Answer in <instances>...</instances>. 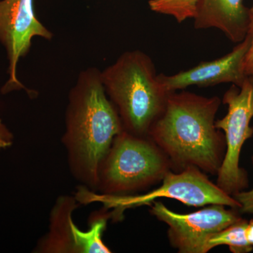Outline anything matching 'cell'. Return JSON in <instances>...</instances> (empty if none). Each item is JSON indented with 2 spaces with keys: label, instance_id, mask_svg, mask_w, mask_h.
<instances>
[{
  "label": "cell",
  "instance_id": "6da1fadb",
  "mask_svg": "<svg viewBox=\"0 0 253 253\" xmlns=\"http://www.w3.org/2000/svg\"><path fill=\"white\" fill-rule=\"evenodd\" d=\"M123 130L101 72L96 68L83 71L70 92L61 140L71 174L84 187L96 191L101 163L115 137Z\"/></svg>",
  "mask_w": 253,
  "mask_h": 253
},
{
  "label": "cell",
  "instance_id": "7a4b0ae2",
  "mask_svg": "<svg viewBox=\"0 0 253 253\" xmlns=\"http://www.w3.org/2000/svg\"><path fill=\"white\" fill-rule=\"evenodd\" d=\"M220 104L217 96L169 93L148 136L177 166L217 174L226 152L225 138L215 126Z\"/></svg>",
  "mask_w": 253,
  "mask_h": 253
},
{
  "label": "cell",
  "instance_id": "3957f363",
  "mask_svg": "<svg viewBox=\"0 0 253 253\" xmlns=\"http://www.w3.org/2000/svg\"><path fill=\"white\" fill-rule=\"evenodd\" d=\"M101 77L124 130L148 136L169 94L160 84L152 59L143 51H126L101 72Z\"/></svg>",
  "mask_w": 253,
  "mask_h": 253
},
{
  "label": "cell",
  "instance_id": "277c9868",
  "mask_svg": "<svg viewBox=\"0 0 253 253\" xmlns=\"http://www.w3.org/2000/svg\"><path fill=\"white\" fill-rule=\"evenodd\" d=\"M147 136L123 130L115 137L99 171L97 189L104 196L131 192L163 179L167 158Z\"/></svg>",
  "mask_w": 253,
  "mask_h": 253
},
{
  "label": "cell",
  "instance_id": "5b68a950",
  "mask_svg": "<svg viewBox=\"0 0 253 253\" xmlns=\"http://www.w3.org/2000/svg\"><path fill=\"white\" fill-rule=\"evenodd\" d=\"M223 103L228 106L227 114L215 121V126L224 132L226 152L217 185L233 196L249 185L247 174L239 162L245 142L253 136V76H248L239 87L233 84L224 93Z\"/></svg>",
  "mask_w": 253,
  "mask_h": 253
},
{
  "label": "cell",
  "instance_id": "8992f818",
  "mask_svg": "<svg viewBox=\"0 0 253 253\" xmlns=\"http://www.w3.org/2000/svg\"><path fill=\"white\" fill-rule=\"evenodd\" d=\"M162 185L142 196H104L110 207L124 208L151 204L159 198L177 200L189 206L201 207L218 204L239 209L240 205L232 196L226 194L210 181L201 169L188 167L179 174L168 172Z\"/></svg>",
  "mask_w": 253,
  "mask_h": 253
},
{
  "label": "cell",
  "instance_id": "52a82bcc",
  "mask_svg": "<svg viewBox=\"0 0 253 253\" xmlns=\"http://www.w3.org/2000/svg\"><path fill=\"white\" fill-rule=\"evenodd\" d=\"M213 204L190 214L172 212L161 202H155L151 212L169 227L168 237L173 247L181 253L209 252L208 242L216 233L239 220L235 211Z\"/></svg>",
  "mask_w": 253,
  "mask_h": 253
},
{
  "label": "cell",
  "instance_id": "ba28073f",
  "mask_svg": "<svg viewBox=\"0 0 253 253\" xmlns=\"http://www.w3.org/2000/svg\"><path fill=\"white\" fill-rule=\"evenodd\" d=\"M35 37L50 41L53 34L37 18L34 0H1L0 42L9 60V78L1 89L4 94L26 89L18 79L17 66L20 59L29 52Z\"/></svg>",
  "mask_w": 253,
  "mask_h": 253
},
{
  "label": "cell",
  "instance_id": "9c48e42d",
  "mask_svg": "<svg viewBox=\"0 0 253 253\" xmlns=\"http://www.w3.org/2000/svg\"><path fill=\"white\" fill-rule=\"evenodd\" d=\"M250 45L247 34L229 54L214 61L201 62L194 68L172 76L158 75V81L168 93L184 89L190 86H210L232 83L241 86L246 78L244 63Z\"/></svg>",
  "mask_w": 253,
  "mask_h": 253
},
{
  "label": "cell",
  "instance_id": "30bf717a",
  "mask_svg": "<svg viewBox=\"0 0 253 253\" xmlns=\"http://www.w3.org/2000/svg\"><path fill=\"white\" fill-rule=\"evenodd\" d=\"M193 19L196 29L216 28L229 41L239 43L249 31V9L244 0H198Z\"/></svg>",
  "mask_w": 253,
  "mask_h": 253
},
{
  "label": "cell",
  "instance_id": "8fae6325",
  "mask_svg": "<svg viewBox=\"0 0 253 253\" xmlns=\"http://www.w3.org/2000/svg\"><path fill=\"white\" fill-rule=\"evenodd\" d=\"M77 206L74 198L60 196L51 210L49 231L40 240L36 252L83 253L84 231L78 229L72 217Z\"/></svg>",
  "mask_w": 253,
  "mask_h": 253
},
{
  "label": "cell",
  "instance_id": "7c38bea8",
  "mask_svg": "<svg viewBox=\"0 0 253 253\" xmlns=\"http://www.w3.org/2000/svg\"><path fill=\"white\" fill-rule=\"evenodd\" d=\"M247 220L242 217L212 236L208 242L210 251L219 246H227L233 253H248L253 248L246 238Z\"/></svg>",
  "mask_w": 253,
  "mask_h": 253
},
{
  "label": "cell",
  "instance_id": "4fadbf2b",
  "mask_svg": "<svg viewBox=\"0 0 253 253\" xmlns=\"http://www.w3.org/2000/svg\"><path fill=\"white\" fill-rule=\"evenodd\" d=\"M149 4L154 12L172 16L181 23L194 18L198 0H150Z\"/></svg>",
  "mask_w": 253,
  "mask_h": 253
},
{
  "label": "cell",
  "instance_id": "5bb4252c",
  "mask_svg": "<svg viewBox=\"0 0 253 253\" xmlns=\"http://www.w3.org/2000/svg\"><path fill=\"white\" fill-rule=\"evenodd\" d=\"M250 22L248 35L250 38V45L244 63V70L246 76H253V6L249 9Z\"/></svg>",
  "mask_w": 253,
  "mask_h": 253
},
{
  "label": "cell",
  "instance_id": "9a60e30c",
  "mask_svg": "<svg viewBox=\"0 0 253 253\" xmlns=\"http://www.w3.org/2000/svg\"><path fill=\"white\" fill-rule=\"evenodd\" d=\"M253 163V156L252 157ZM238 201L240 207L238 211L243 213L253 214V189L249 191H241L233 196Z\"/></svg>",
  "mask_w": 253,
  "mask_h": 253
},
{
  "label": "cell",
  "instance_id": "2e32d148",
  "mask_svg": "<svg viewBox=\"0 0 253 253\" xmlns=\"http://www.w3.org/2000/svg\"><path fill=\"white\" fill-rule=\"evenodd\" d=\"M14 136L8 128L0 121V149L9 148L13 144Z\"/></svg>",
  "mask_w": 253,
  "mask_h": 253
},
{
  "label": "cell",
  "instance_id": "e0dca14e",
  "mask_svg": "<svg viewBox=\"0 0 253 253\" xmlns=\"http://www.w3.org/2000/svg\"><path fill=\"white\" fill-rule=\"evenodd\" d=\"M246 238L253 248V219L248 222L246 230Z\"/></svg>",
  "mask_w": 253,
  "mask_h": 253
}]
</instances>
